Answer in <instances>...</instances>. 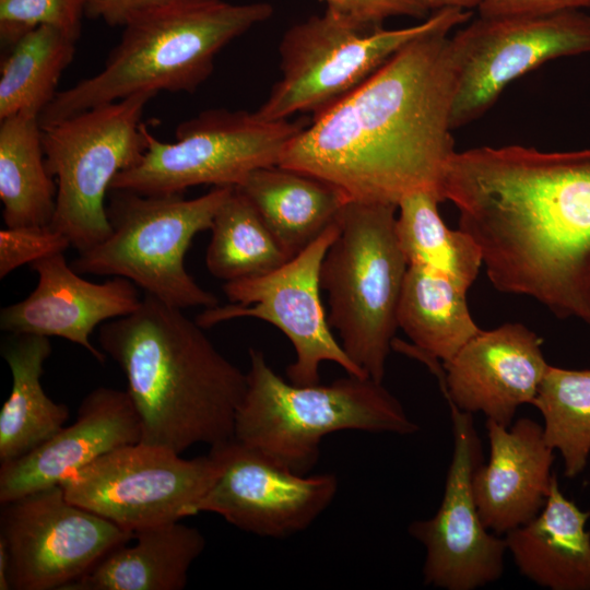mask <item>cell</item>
Listing matches in <instances>:
<instances>
[{
  "label": "cell",
  "instance_id": "obj_1",
  "mask_svg": "<svg viewBox=\"0 0 590 590\" xmlns=\"http://www.w3.org/2000/svg\"><path fill=\"white\" fill-rule=\"evenodd\" d=\"M444 201L477 245L499 292L529 296L559 319L590 314V149L512 144L456 151Z\"/></svg>",
  "mask_w": 590,
  "mask_h": 590
},
{
  "label": "cell",
  "instance_id": "obj_2",
  "mask_svg": "<svg viewBox=\"0 0 590 590\" xmlns=\"http://www.w3.org/2000/svg\"><path fill=\"white\" fill-rule=\"evenodd\" d=\"M450 32L436 31L401 48L312 117L279 165L331 184L351 201L398 205L417 191L444 201L441 181L456 152Z\"/></svg>",
  "mask_w": 590,
  "mask_h": 590
},
{
  "label": "cell",
  "instance_id": "obj_3",
  "mask_svg": "<svg viewBox=\"0 0 590 590\" xmlns=\"http://www.w3.org/2000/svg\"><path fill=\"white\" fill-rule=\"evenodd\" d=\"M181 309L145 294L137 310L101 324L98 343L127 379L140 442L181 455L234 438L247 376Z\"/></svg>",
  "mask_w": 590,
  "mask_h": 590
},
{
  "label": "cell",
  "instance_id": "obj_4",
  "mask_svg": "<svg viewBox=\"0 0 590 590\" xmlns=\"http://www.w3.org/2000/svg\"><path fill=\"white\" fill-rule=\"evenodd\" d=\"M268 2L182 0L142 13L123 26L104 68L58 92L42 127L138 93L194 92L212 73L215 56L268 20Z\"/></svg>",
  "mask_w": 590,
  "mask_h": 590
},
{
  "label": "cell",
  "instance_id": "obj_5",
  "mask_svg": "<svg viewBox=\"0 0 590 590\" xmlns=\"http://www.w3.org/2000/svg\"><path fill=\"white\" fill-rule=\"evenodd\" d=\"M246 376L234 438L297 473L312 470L321 441L329 434L411 435L420 429L384 384L369 377L347 374L326 385H295L285 381L263 353L252 347Z\"/></svg>",
  "mask_w": 590,
  "mask_h": 590
},
{
  "label": "cell",
  "instance_id": "obj_6",
  "mask_svg": "<svg viewBox=\"0 0 590 590\" xmlns=\"http://www.w3.org/2000/svg\"><path fill=\"white\" fill-rule=\"evenodd\" d=\"M397 211L396 204L347 201L320 267L329 324L350 359L378 382L393 349L409 268L397 236Z\"/></svg>",
  "mask_w": 590,
  "mask_h": 590
},
{
  "label": "cell",
  "instance_id": "obj_7",
  "mask_svg": "<svg viewBox=\"0 0 590 590\" xmlns=\"http://www.w3.org/2000/svg\"><path fill=\"white\" fill-rule=\"evenodd\" d=\"M233 189L214 187L193 199L113 189L107 206L111 233L79 252L70 266L79 274L128 279L145 294L179 309L217 306L219 298L193 280L184 260L193 237L211 228Z\"/></svg>",
  "mask_w": 590,
  "mask_h": 590
},
{
  "label": "cell",
  "instance_id": "obj_8",
  "mask_svg": "<svg viewBox=\"0 0 590 590\" xmlns=\"http://www.w3.org/2000/svg\"><path fill=\"white\" fill-rule=\"evenodd\" d=\"M472 16L444 9L424 22L365 31L330 9L290 27L280 44L281 78L256 110L266 120L297 113L321 114L375 73L409 43L436 31H452Z\"/></svg>",
  "mask_w": 590,
  "mask_h": 590
},
{
  "label": "cell",
  "instance_id": "obj_9",
  "mask_svg": "<svg viewBox=\"0 0 590 590\" xmlns=\"http://www.w3.org/2000/svg\"><path fill=\"white\" fill-rule=\"evenodd\" d=\"M153 93H138L42 127L45 163L57 178L50 227L79 252L111 233L105 198L121 170L140 162L148 149L141 117Z\"/></svg>",
  "mask_w": 590,
  "mask_h": 590
},
{
  "label": "cell",
  "instance_id": "obj_10",
  "mask_svg": "<svg viewBox=\"0 0 590 590\" xmlns=\"http://www.w3.org/2000/svg\"><path fill=\"white\" fill-rule=\"evenodd\" d=\"M304 127L266 120L256 111L208 109L177 127L176 142H162L149 131L144 155L116 175L110 190L167 194L198 185L237 187L255 169L279 165Z\"/></svg>",
  "mask_w": 590,
  "mask_h": 590
},
{
  "label": "cell",
  "instance_id": "obj_11",
  "mask_svg": "<svg viewBox=\"0 0 590 590\" xmlns=\"http://www.w3.org/2000/svg\"><path fill=\"white\" fill-rule=\"evenodd\" d=\"M450 52L455 130L485 114L519 76L550 60L590 52V15L479 16L450 37Z\"/></svg>",
  "mask_w": 590,
  "mask_h": 590
},
{
  "label": "cell",
  "instance_id": "obj_12",
  "mask_svg": "<svg viewBox=\"0 0 590 590\" xmlns=\"http://www.w3.org/2000/svg\"><path fill=\"white\" fill-rule=\"evenodd\" d=\"M216 473L210 453L184 459L135 442L105 453L60 486L71 503L134 532L198 515Z\"/></svg>",
  "mask_w": 590,
  "mask_h": 590
},
{
  "label": "cell",
  "instance_id": "obj_13",
  "mask_svg": "<svg viewBox=\"0 0 590 590\" xmlns=\"http://www.w3.org/2000/svg\"><path fill=\"white\" fill-rule=\"evenodd\" d=\"M339 229L335 221L274 271L225 282L223 291L231 304L205 308L196 322L203 329L240 317L272 323L295 350V361L286 368L288 380L295 385L319 384L323 362L338 364L346 374L367 377L332 334L320 299V267Z\"/></svg>",
  "mask_w": 590,
  "mask_h": 590
},
{
  "label": "cell",
  "instance_id": "obj_14",
  "mask_svg": "<svg viewBox=\"0 0 590 590\" xmlns=\"http://www.w3.org/2000/svg\"><path fill=\"white\" fill-rule=\"evenodd\" d=\"M0 539L11 589L64 590L133 532L71 503L56 485L1 504Z\"/></svg>",
  "mask_w": 590,
  "mask_h": 590
},
{
  "label": "cell",
  "instance_id": "obj_15",
  "mask_svg": "<svg viewBox=\"0 0 590 590\" xmlns=\"http://www.w3.org/2000/svg\"><path fill=\"white\" fill-rule=\"evenodd\" d=\"M447 401L453 451L445 491L434 516L413 521L409 533L425 550L423 580L444 590H474L498 580L507 552L505 539L483 523L472 491V476L482 462V444L473 414Z\"/></svg>",
  "mask_w": 590,
  "mask_h": 590
},
{
  "label": "cell",
  "instance_id": "obj_16",
  "mask_svg": "<svg viewBox=\"0 0 590 590\" xmlns=\"http://www.w3.org/2000/svg\"><path fill=\"white\" fill-rule=\"evenodd\" d=\"M216 476L198 505L246 532L281 539L310 527L334 499L332 473L302 474L235 438L211 447Z\"/></svg>",
  "mask_w": 590,
  "mask_h": 590
},
{
  "label": "cell",
  "instance_id": "obj_17",
  "mask_svg": "<svg viewBox=\"0 0 590 590\" xmlns=\"http://www.w3.org/2000/svg\"><path fill=\"white\" fill-rule=\"evenodd\" d=\"M543 340L522 323L481 330L446 364L397 340L394 350L420 359L458 409L509 426L517 410L532 404L548 364Z\"/></svg>",
  "mask_w": 590,
  "mask_h": 590
},
{
  "label": "cell",
  "instance_id": "obj_18",
  "mask_svg": "<svg viewBox=\"0 0 590 590\" xmlns=\"http://www.w3.org/2000/svg\"><path fill=\"white\" fill-rule=\"evenodd\" d=\"M30 267L37 273V285L26 298L1 309V330L59 337L105 363L106 354L93 345L91 334L97 326L139 308L142 298L138 286L120 276L103 283L87 281L67 263L63 252L42 258Z\"/></svg>",
  "mask_w": 590,
  "mask_h": 590
},
{
  "label": "cell",
  "instance_id": "obj_19",
  "mask_svg": "<svg viewBox=\"0 0 590 590\" xmlns=\"http://www.w3.org/2000/svg\"><path fill=\"white\" fill-rule=\"evenodd\" d=\"M140 440V420L127 390L98 387L84 397L73 424L23 457L1 463L0 503L60 485L105 453Z\"/></svg>",
  "mask_w": 590,
  "mask_h": 590
},
{
  "label": "cell",
  "instance_id": "obj_20",
  "mask_svg": "<svg viewBox=\"0 0 590 590\" xmlns=\"http://www.w3.org/2000/svg\"><path fill=\"white\" fill-rule=\"evenodd\" d=\"M489 455L472 476V491L484 526L498 535L526 524L544 507L555 474V455L543 426L520 417L505 426L485 423Z\"/></svg>",
  "mask_w": 590,
  "mask_h": 590
},
{
  "label": "cell",
  "instance_id": "obj_21",
  "mask_svg": "<svg viewBox=\"0 0 590 590\" xmlns=\"http://www.w3.org/2000/svg\"><path fill=\"white\" fill-rule=\"evenodd\" d=\"M589 517L563 494L555 475L542 510L504 536L519 573L551 590H590Z\"/></svg>",
  "mask_w": 590,
  "mask_h": 590
},
{
  "label": "cell",
  "instance_id": "obj_22",
  "mask_svg": "<svg viewBox=\"0 0 590 590\" xmlns=\"http://www.w3.org/2000/svg\"><path fill=\"white\" fill-rule=\"evenodd\" d=\"M135 544H122L64 590H181L192 563L203 552L202 533L180 521L133 532Z\"/></svg>",
  "mask_w": 590,
  "mask_h": 590
},
{
  "label": "cell",
  "instance_id": "obj_23",
  "mask_svg": "<svg viewBox=\"0 0 590 590\" xmlns=\"http://www.w3.org/2000/svg\"><path fill=\"white\" fill-rule=\"evenodd\" d=\"M236 188L291 259L338 221L350 201L331 184L280 165L255 169Z\"/></svg>",
  "mask_w": 590,
  "mask_h": 590
},
{
  "label": "cell",
  "instance_id": "obj_24",
  "mask_svg": "<svg viewBox=\"0 0 590 590\" xmlns=\"http://www.w3.org/2000/svg\"><path fill=\"white\" fill-rule=\"evenodd\" d=\"M12 376L11 392L0 412V461L15 460L52 437L69 420L66 404L51 400L42 386L51 354L48 337L12 334L1 346Z\"/></svg>",
  "mask_w": 590,
  "mask_h": 590
},
{
  "label": "cell",
  "instance_id": "obj_25",
  "mask_svg": "<svg viewBox=\"0 0 590 590\" xmlns=\"http://www.w3.org/2000/svg\"><path fill=\"white\" fill-rule=\"evenodd\" d=\"M468 290L449 275L409 266L398 308V326L412 349L446 364L482 329L468 307Z\"/></svg>",
  "mask_w": 590,
  "mask_h": 590
},
{
  "label": "cell",
  "instance_id": "obj_26",
  "mask_svg": "<svg viewBox=\"0 0 590 590\" xmlns=\"http://www.w3.org/2000/svg\"><path fill=\"white\" fill-rule=\"evenodd\" d=\"M0 200L5 226H50L57 184L45 163L39 117L0 120Z\"/></svg>",
  "mask_w": 590,
  "mask_h": 590
},
{
  "label": "cell",
  "instance_id": "obj_27",
  "mask_svg": "<svg viewBox=\"0 0 590 590\" xmlns=\"http://www.w3.org/2000/svg\"><path fill=\"white\" fill-rule=\"evenodd\" d=\"M76 39L51 26H38L21 37L0 68V120L40 117L52 102L58 82L72 62Z\"/></svg>",
  "mask_w": 590,
  "mask_h": 590
},
{
  "label": "cell",
  "instance_id": "obj_28",
  "mask_svg": "<svg viewBox=\"0 0 590 590\" xmlns=\"http://www.w3.org/2000/svg\"><path fill=\"white\" fill-rule=\"evenodd\" d=\"M433 191H417L398 203L396 231L409 266L442 272L469 290L483 259L475 241L463 231L450 229L442 221Z\"/></svg>",
  "mask_w": 590,
  "mask_h": 590
},
{
  "label": "cell",
  "instance_id": "obj_29",
  "mask_svg": "<svg viewBox=\"0 0 590 590\" xmlns=\"http://www.w3.org/2000/svg\"><path fill=\"white\" fill-rule=\"evenodd\" d=\"M210 229L205 264L213 276L225 282L267 274L291 259L236 187L219 208Z\"/></svg>",
  "mask_w": 590,
  "mask_h": 590
},
{
  "label": "cell",
  "instance_id": "obj_30",
  "mask_svg": "<svg viewBox=\"0 0 590 590\" xmlns=\"http://www.w3.org/2000/svg\"><path fill=\"white\" fill-rule=\"evenodd\" d=\"M547 444L558 451L564 475L583 472L590 457V369L550 365L532 402Z\"/></svg>",
  "mask_w": 590,
  "mask_h": 590
},
{
  "label": "cell",
  "instance_id": "obj_31",
  "mask_svg": "<svg viewBox=\"0 0 590 590\" xmlns=\"http://www.w3.org/2000/svg\"><path fill=\"white\" fill-rule=\"evenodd\" d=\"M84 0H0L1 47L9 50L38 26H51L79 39Z\"/></svg>",
  "mask_w": 590,
  "mask_h": 590
},
{
  "label": "cell",
  "instance_id": "obj_32",
  "mask_svg": "<svg viewBox=\"0 0 590 590\" xmlns=\"http://www.w3.org/2000/svg\"><path fill=\"white\" fill-rule=\"evenodd\" d=\"M70 246V239L50 226H5L0 231V278Z\"/></svg>",
  "mask_w": 590,
  "mask_h": 590
},
{
  "label": "cell",
  "instance_id": "obj_33",
  "mask_svg": "<svg viewBox=\"0 0 590 590\" xmlns=\"http://www.w3.org/2000/svg\"><path fill=\"white\" fill-rule=\"evenodd\" d=\"M327 9L365 31L382 28L392 16L428 17L429 12L417 0H322Z\"/></svg>",
  "mask_w": 590,
  "mask_h": 590
},
{
  "label": "cell",
  "instance_id": "obj_34",
  "mask_svg": "<svg viewBox=\"0 0 590 590\" xmlns=\"http://www.w3.org/2000/svg\"><path fill=\"white\" fill-rule=\"evenodd\" d=\"M590 9V0H482L480 16L544 15Z\"/></svg>",
  "mask_w": 590,
  "mask_h": 590
},
{
  "label": "cell",
  "instance_id": "obj_35",
  "mask_svg": "<svg viewBox=\"0 0 590 590\" xmlns=\"http://www.w3.org/2000/svg\"><path fill=\"white\" fill-rule=\"evenodd\" d=\"M182 0H84L85 16L109 26H125L133 17Z\"/></svg>",
  "mask_w": 590,
  "mask_h": 590
},
{
  "label": "cell",
  "instance_id": "obj_36",
  "mask_svg": "<svg viewBox=\"0 0 590 590\" xmlns=\"http://www.w3.org/2000/svg\"><path fill=\"white\" fill-rule=\"evenodd\" d=\"M428 12L444 9L468 10L479 8L482 0H417Z\"/></svg>",
  "mask_w": 590,
  "mask_h": 590
},
{
  "label": "cell",
  "instance_id": "obj_37",
  "mask_svg": "<svg viewBox=\"0 0 590 590\" xmlns=\"http://www.w3.org/2000/svg\"><path fill=\"white\" fill-rule=\"evenodd\" d=\"M10 556L8 547L3 540L0 539V590H10Z\"/></svg>",
  "mask_w": 590,
  "mask_h": 590
},
{
  "label": "cell",
  "instance_id": "obj_38",
  "mask_svg": "<svg viewBox=\"0 0 590 590\" xmlns=\"http://www.w3.org/2000/svg\"><path fill=\"white\" fill-rule=\"evenodd\" d=\"M586 323H588V324H589V327H590V314H589V318H588V320H587V322H586Z\"/></svg>",
  "mask_w": 590,
  "mask_h": 590
}]
</instances>
